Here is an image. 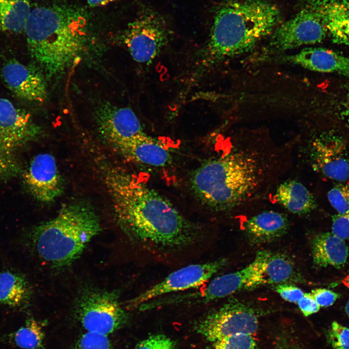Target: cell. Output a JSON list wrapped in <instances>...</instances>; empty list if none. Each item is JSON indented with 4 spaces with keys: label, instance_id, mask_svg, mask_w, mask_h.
Masks as SVG:
<instances>
[{
    "label": "cell",
    "instance_id": "603a6c76",
    "mask_svg": "<svg viewBox=\"0 0 349 349\" xmlns=\"http://www.w3.org/2000/svg\"><path fill=\"white\" fill-rule=\"evenodd\" d=\"M276 200L290 212L303 215L316 207L313 194L302 183L288 180L281 183L275 192Z\"/></svg>",
    "mask_w": 349,
    "mask_h": 349
},
{
    "label": "cell",
    "instance_id": "8992f818",
    "mask_svg": "<svg viewBox=\"0 0 349 349\" xmlns=\"http://www.w3.org/2000/svg\"><path fill=\"white\" fill-rule=\"evenodd\" d=\"M40 134V128L29 113L0 98V183L16 174L19 150Z\"/></svg>",
    "mask_w": 349,
    "mask_h": 349
},
{
    "label": "cell",
    "instance_id": "ba28073f",
    "mask_svg": "<svg viewBox=\"0 0 349 349\" xmlns=\"http://www.w3.org/2000/svg\"><path fill=\"white\" fill-rule=\"evenodd\" d=\"M75 314L87 332L106 335L121 328L128 319L117 292L97 289L81 294L75 305Z\"/></svg>",
    "mask_w": 349,
    "mask_h": 349
},
{
    "label": "cell",
    "instance_id": "5b68a950",
    "mask_svg": "<svg viewBox=\"0 0 349 349\" xmlns=\"http://www.w3.org/2000/svg\"><path fill=\"white\" fill-rule=\"evenodd\" d=\"M100 229L99 217L91 206L73 203L33 227L26 240L40 258L55 267H64L79 258Z\"/></svg>",
    "mask_w": 349,
    "mask_h": 349
},
{
    "label": "cell",
    "instance_id": "d590c367",
    "mask_svg": "<svg viewBox=\"0 0 349 349\" xmlns=\"http://www.w3.org/2000/svg\"><path fill=\"white\" fill-rule=\"evenodd\" d=\"M119 0H87V3L91 7L104 6Z\"/></svg>",
    "mask_w": 349,
    "mask_h": 349
},
{
    "label": "cell",
    "instance_id": "e0dca14e",
    "mask_svg": "<svg viewBox=\"0 0 349 349\" xmlns=\"http://www.w3.org/2000/svg\"><path fill=\"white\" fill-rule=\"evenodd\" d=\"M281 62L321 73L349 77V56L323 48H306L293 55L280 58Z\"/></svg>",
    "mask_w": 349,
    "mask_h": 349
},
{
    "label": "cell",
    "instance_id": "30bf717a",
    "mask_svg": "<svg viewBox=\"0 0 349 349\" xmlns=\"http://www.w3.org/2000/svg\"><path fill=\"white\" fill-rule=\"evenodd\" d=\"M169 32L163 19L151 11L143 12L130 23L123 34V41L132 58L148 64L166 44Z\"/></svg>",
    "mask_w": 349,
    "mask_h": 349
},
{
    "label": "cell",
    "instance_id": "d6986e66",
    "mask_svg": "<svg viewBox=\"0 0 349 349\" xmlns=\"http://www.w3.org/2000/svg\"><path fill=\"white\" fill-rule=\"evenodd\" d=\"M114 146L125 157L140 163L164 167L172 160V155L167 148L145 133Z\"/></svg>",
    "mask_w": 349,
    "mask_h": 349
},
{
    "label": "cell",
    "instance_id": "ac0fdd59",
    "mask_svg": "<svg viewBox=\"0 0 349 349\" xmlns=\"http://www.w3.org/2000/svg\"><path fill=\"white\" fill-rule=\"evenodd\" d=\"M334 43L349 46V0H308Z\"/></svg>",
    "mask_w": 349,
    "mask_h": 349
},
{
    "label": "cell",
    "instance_id": "f546056e",
    "mask_svg": "<svg viewBox=\"0 0 349 349\" xmlns=\"http://www.w3.org/2000/svg\"><path fill=\"white\" fill-rule=\"evenodd\" d=\"M72 349H112L108 335L87 332L76 341Z\"/></svg>",
    "mask_w": 349,
    "mask_h": 349
},
{
    "label": "cell",
    "instance_id": "7c38bea8",
    "mask_svg": "<svg viewBox=\"0 0 349 349\" xmlns=\"http://www.w3.org/2000/svg\"><path fill=\"white\" fill-rule=\"evenodd\" d=\"M226 263L225 259H221L183 267L128 301L127 306L137 308L143 303L165 295L199 288L206 283Z\"/></svg>",
    "mask_w": 349,
    "mask_h": 349
},
{
    "label": "cell",
    "instance_id": "484cf974",
    "mask_svg": "<svg viewBox=\"0 0 349 349\" xmlns=\"http://www.w3.org/2000/svg\"><path fill=\"white\" fill-rule=\"evenodd\" d=\"M13 343L22 349H46L45 333L39 322L28 318L24 324L11 334Z\"/></svg>",
    "mask_w": 349,
    "mask_h": 349
},
{
    "label": "cell",
    "instance_id": "836d02e7",
    "mask_svg": "<svg viewBox=\"0 0 349 349\" xmlns=\"http://www.w3.org/2000/svg\"><path fill=\"white\" fill-rule=\"evenodd\" d=\"M311 294L320 307L330 306L339 297L338 294L325 288H317L312 290Z\"/></svg>",
    "mask_w": 349,
    "mask_h": 349
},
{
    "label": "cell",
    "instance_id": "7402d4cb",
    "mask_svg": "<svg viewBox=\"0 0 349 349\" xmlns=\"http://www.w3.org/2000/svg\"><path fill=\"white\" fill-rule=\"evenodd\" d=\"M31 297L30 284L22 274L9 270L0 272V304L12 308L24 309Z\"/></svg>",
    "mask_w": 349,
    "mask_h": 349
},
{
    "label": "cell",
    "instance_id": "3957f363",
    "mask_svg": "<svg viewBox=\"0 0 349 349\" xmlns=\"http://www.w3.org/2000/svg\"><path fill=\"white\" fill-rule=\"evenodd\" d=\"M86 19L81 12L62 5L32 10L24 32L29 50L48 76L64 71L82 50L86 36Z\"/></svg>",
    "mask_w": 349,
    "mask_h": 349
},
{
    "label": "cell",
    "instance_id": "8d00e7d4",
    "mask_svg": "<svg viewBox=\"0 0 349 349\" xmlns=\"http://www.w3.org/2000/svg\"><path fill=\"white\" fill-rule=\"evenodd\" d=\"M345 116L347 121L348 123L349 124V97L347 101V105L346 106V111L345 112Z\"/></svg>",
    "mask_w": 349,
    "mask_h": 349
},
{
    "label": "cell",
    "instance_id": "44dd1931",
    "mask_svg": "<svg viewBox=\"0 0 349 349\" xmlns=\"http://www.w3.org/2000/svg\"><path fill=\"white\" fill-rule=\"evenodd\" d=\"M312 253L315 266L340 269L347 261L349 249L344 240L328 232L315 236L312 242Z\"/></svg>",
    "mask_w": 349,
    "mask_h": 349
},
{
    "label": "cell",
    "instance_id": "e575fe53",
    "mask_svg": "<svg viewBox=\"0 0 349 349\" xmlns=\"http://www.w3.org/2000/svg\"><path fill=\"white\" fill-rule=\"evenodd\" d=\"M297 304L302 314L306 317L317 312L320 309V306L311 293H304Z\"/></svg>",
    "mask_w": 349,
    "mask_h": 349
},
{
    "label": "cell",
    "instance_id": "4dcf8cb0",
    "mask_svg": "<svg viewBox=\"0 0 349 349\" xmlns=\"http://www.w3.org/2000/svg\"><path fill=\"white\" fill-rule=\"evenodd\" d=\"M175 342L163 334H153L139 342L134 349H175Z\"/></svg>",
    "mask_w": 349,
    "mask_h": 349
},
{
    "label": "cell",
    "instance_id": "8fae6325",
    "mask_svg": "<svg viewBox=\"0 0 349 349\" xmlns=\"http://www.w3.org/2000/svg\"><path fill=\"white\" fill-rule=\"evenodd\" d=\"M265 52L279 53L298 47L321 42L327 33L318 14L305 6L271 33Z\"/></svg>",
    "mask_w": 349,
    "mask_h": 349
},
{
    "label": "cell",
    "instance_id": "ffe728a7",
    "mask_svg": "<svg viewBox=\"0 0 349 349\" xmlns=\"http://www.w3.org/2000/svg\"><path fill=\"white\" fill-rule=\"evenodd\" d=\"M244 226L249 242L259 244L272 242L285 235L289 227V222L282 213L266 211L249 219Z\"/></svg>",
    "mask_w": 349,
    "mask_h": 349
},
{
    "label": "cell",
    "instance_id": "1f68e13d",
    "mask_svg": "<svg viewBox=\"0 0 349 349\" xmlns=\"http://www.w3.org/2000/svg\"><path fill=\"white\" fill-rule=\"evenodd\" d=\"M332 232L343 240L349 239V212L332 217Z\"/></svg>",
    "mask_w": 349,
    "mask_h": 349
},
{
    "label": "cell",
    "instance_id": "f1b7e54d",
    "mask_svg": "<svg viewBox=\"0 0 349 349\" xmlns=\"http://www.w3.org/2000/svg\"><path fill=\"white\" fill-rule=\"evenodd\" d=\"M327 197L338 214L349 212V183L337 185L329 191Z\"/></svg>",
    "mask_w": 349,
    "mask_h": 349
},
{
    "label": "cell",
    "instance_id": "2e32d148",
    "mask_svg": "<svg viewBox=\"0 0 349 349\" xmlns=\"http://www.w3.org/2000/svg\"><path fill=\"white\" fill-rule=\"evenodd\" d=\"M95 116L101 135L114 146L144 133L129 108L104 105L97 110Z\"/></svg>",
    "mask_w": 349,
    "mask_h": 349
},
{
    "label": "cell",
    "instance_id": "6da1fadb",
    "mask_svg": "<svg viewBox=\"0 0 349 349\" xmlns=\"http://www.w3.org/2000/svg\"><path fill=\"white\" fill-rule=\"evenodd\" d=\"M105 181L118 225L144 251L169 255L183 252L205 238L167 198L126 171L111 168Z\"/></svg>",
    "mask_w": 349,
    "mask_h": 349
},
{
    "label": "cell",
    "instance_id": "d4e9b609",
    "mask_svg": "<svg viewBox=\"0 0 349 349\" xmlns=\"http://www.w3.org/2000/svg\"><path fill=\"white\" fill-rule=\"evenodd\" d=\"M31 11L29 0H0V32H24Z\"/></svg>",
    "mask_w": 349,
    "mask_h": 349
},
{
    "label": "cell",
    "instance_id": "74e56055",
    "mask_svg": "<svg viewBox=\"0 0 349 349\" xmlns=\"http://www.w3.org/2000/svg\"><path fill=\"white\" fill-rule=\"evenodd\" d=\"M342 282L346 286L349 288V274L343 279Z\"/></svg>",
    "mask_w": 349,
    "mask_h": 349
},
{
    "label": "cell",
    "instance_id": "277c9868",
    "mask_svg": "<svg viewBox=\"0 0 349 349\" xmlns=\"http://www.w3.org/2000/svg\"><path fill=\"white\" fill-rule=\"evenodd\" d=\"M281 19L279 8L265 0L223 3L214 16L206 48V62L213 64L249 52L273 32Z\"/></svg>",
    "mask_w": 349,
    "mask_h": 349
},
{
    "label": "cell",
    "instance_id": "5bb4252c",
    "mask_svg": "<svg viewBox=\"0 0 349 349\" xmlns=\"http://www.w3.org/2000/svg\"><path fill=\"white\" fill-rule=\"evenodd\" d=\"M313 166L326 177L338 181L349 178V160L346 144L333 134L316 139L312 144Z\"/></svg>",
    "mask_w": 349,
    "mask_h": 349
},
{
    "label": "cell",
    "instance_id": "9c48e42d",
    "mask_svg": "<svg viewBox=\"0 0 349 349\" xmlns=\"http://www.w3.org/2000/svg\"><path fill=\"white\" fill-rule=\"evenodd\" d=\"M266 254V250L259 251L254 261L242 270L217 277L204 287L179 293V302L186 305L207 304L238 291L262 286V270Z\"/></svg>",
    "mask_w": 349,
    "mask_h": 349
},
{
    "label": "cell",
    "instance_id": "4fadbf2b",
    "mask_svg": "<svg viewBox=\"0 0 349 349\" xmlns=\"http://www.w3.org/2000/svg\"><path fill=\"white\" fill-rule=\"evenodd\" d=\"M23 177L30 192L42 202L54 201L63 190V180L56 160L49 153L34 156L25 171Z\"/></svg>",
    "mask_w": 349,
    "mask_h": 349
},
{
    "label": "cell",
    "instance_id": "7a4b0ae2",
    "mask_svg": "<svg viewBox=\"0 0 349 349\" xmlns=\"http://www.w3.org/2000/svg\"><path fill=\"white\" fill-rule=\"evenodd\" d=\"M272 151L261 143H236L227 153L197 167L190 177L191 189L214 211L242 206L272 178L277 159Z\"/></svg>",
    "mask_w": 349,
    "mask_h": 349
},
{
    "label": "cell",
    "instance_id": "f35d334b",
    "mask_svg": "<svg viewBox=\"0 0 349 349\" xmlns=\"http://www.w3.org/2000/svg\"><path fill=\"white\" fill-rule=\"evenodd\" d=\"M345 312L349 317V299L348 301L345 306Z\"/></svg>",
    "mask_w": 349,
    "mask_h": 349
},
{
    "label": "cell",
    "instance_id": "9a60e30c",
    "mask_svg": "<svg viewBox=\"0 0 349 349\" xmlns=\"http://www.w3.org/2000/svg\"><path fill=\"white\" fill-rule=\"evenodd\" d=\"M1 75L8 88L20 99L38 103L46 99V82L38 68L12 60L2 67Z\"/></svg>",
    "mask_w": 349,
    "mask_h": 349
},
{
    "label": "cell",
    "instance_id": "4316f807",
    "mask_svg": "<svg viewBox=\"0 0 349 349\" xmlns=\"http://www.w3.org/2000/svg\"><path fill=\"white\" fill-rule=\"evenodd\" d=\"M206 349H258V347L252 335L238 334L211 342Z\"/></svg>",
    "mask_w": 349,
    "mask_h": 349
},
{
    "label": "cell",
    "instance_id": "cb8c5ba5",
    "mask_svg": "<svg viewBox=\"0 0 349 349\" xmlns=\"http://www.w3.org/2000/svg\"><path fill=\"white\" fill-rule=\"evenodd\" d=\"M296 277L294 264L287 256L267 251L262 270V285L286 283Z\"/></svg>",
    "mask_w": 349,
    "mask_h": 349
},
{
    "label": "cell",
    "instance_id": "83f0119b",
    "mask_svg": "<svg viewBox=\"0 0 349 349\" xmlns=\"http://www.w3.org/2000/svg\"><path fill=\"white\" fill-rule=\"evenodd\" d=\"M325 335L333 349H349V328L333 321L325 331Z\"/></svg>",
    "mask_w": 349,
    "mask_h": 349
},
{
    "label": "cell",
    "instance_id": "d6a6232c",
    "mask_svg": "<svg viewBox=\"0 0 349 349\" xmlns=\"http://www.w3.org/2000/svg\"><path fill=\"white\" fill-rule=\"evenodd\" d=\"M275 290L285 300L297 304L304 293L297 286L286 283L278 284Z\"/></svg>",
    "mask_w": 349,
    "mask_h": 349
},
{
    "label": "cell",
    "instance_id": "52a82bcc",
    "mask_svg": "<svg viewBox=\"0 0 349 349\" xmlns=\"http://www.w3.org/2000/svg\"><path fill=\"white\" fill-rule=\"evenodd\" d=\"M257 314L248 303L231 298L198 319L194 329L211 343L234 335H253L258 328Z\"/></svg>",
    "mask_w": 349,
    "mask_h": 349
}]
</instances>
